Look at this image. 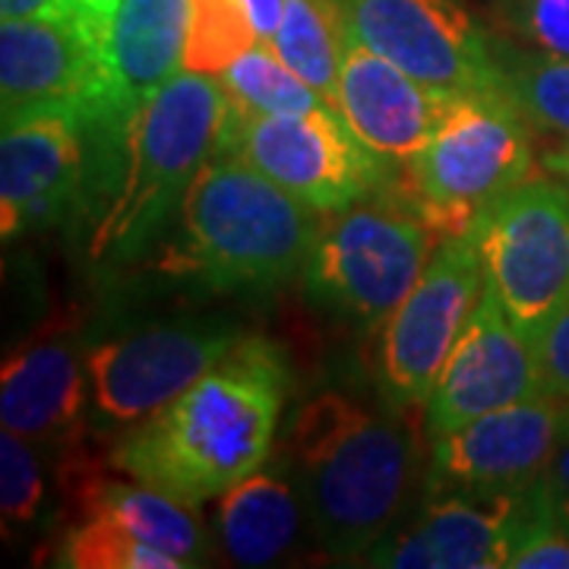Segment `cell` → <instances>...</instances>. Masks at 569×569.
<instances>
[{
	"label": "cell",
	"instance_id": "cell-4",
	"mask_svg": "<svg viewBox=\"0 0 569 569\" xmlns=\"http://www.w3.org/2000/svg\"><path fill=\"white\" fill-rule=\"evenodd\" d=\"M231 104L222 82L181 70L121 127L118 183L89 234L92 260H130L178 216L193 178L224 142Z\"/></svg>",
	"mask_w": 569,
	"mask_h": 569
},
{
	"label": "cell",
	"instance_id": "cell-11",
	"mask_svg": "<svg viewBox=\"0 0 569 569\" xmlns=\"http://www.w3.org/2000/svg\"><path fill=\"white\" fill-rule=\"evenodd\" d=\"M348 39L443 96L500 89V58L459 0H339Z\"/></svg>",
	"mask_w": 569,
	"mask_h": 569
},
{
	"label": "cell",
	"instance_id": "cell-7",
	"mask_svg": "<svg viewBox=\"0 0 569 569\" xmlns=\"http://www.w3.org/2000/svg\"><path fill=\"white\" fill-rule=\"evenodd\" d=\"M485 284L509 320L538 339L569 291V183L531 178L475 222Z\"/></svg>",
	"mask_w": 569,
	"mask_h": 569
},
{
	"label": "cell",
	"instance_id": "cell-14",
	"mask_svg": "<svg viewBox=\"0 0 569 569\" xmlns=\"http://www.w3.org/2000/svg\"><path fill=\"white\" fill-rule=\"evenodd\" d=\"M545 387L538 342L509 320L488 284L425 402V433L443 437L497 408L526 402Z\"/></svg>",
	"mask_w": 569,
	"mask_h": 569
},
{
	"label": "cell",
	"instance_id": "cell-9",
	"mask_svg": "<svg viewBox=\"0 0 569 569\" xmlns=\"http://www.w3.org/2000/svg\"><path fill=\"white\" fill-rule=\"evenodd\" d=\"M0 111L3 121L63 114L92 130H121L92 3L82 20L0 22Z\"/></svg>",
	"mask_w": 569,
	"mask_h": 569
},
{
	"label": "cell",
	"instance_id": "cell-5",
	"mask_svg": "<svg viewBox=\"0 0 569 569\" xmlns=\"http://www.w3.org/2000/svg\"><path fill=\"white\" fill-rule=\"evenodd\" d=\"M406 171V187L396 193L440 238L466 234L488 206L531 181V127L503 89L452 96Z\"/></svg>",
	"mask_w": 569,
	"mask_h": 569
},
{
	"label": "cell",
	"instance_id": "cell-24",
	"mask_svg": "<svg viewBox=\"0 0 569 569\" xmlns=\"http://www.w3.org/2000/svg\"><path fill=\"white\" fill-rule=\"evenodd\" d=\"M500 89L531 130L569 137V58L522 54L500 61Z\"/></svg>",
	"mask_w": 569,
	"mask_h": 569
},
{
	"label": "cell",
	"instance_id": "cell-8",
	"mask_svg": "<svg viewBox=\"0 0 569 569\" xmlns=\"http://www.w3.org/2000/svg\"><path fill=\"white\" fill-rule=\"evenodd\" d=\"M222 149L238 152L323 216L365 200L387 183V162L329 104L305 114H231Z\"/></svg>",
	"mask_w": 569,
	"mask_h": 569
},
{
	"label": "cell",
	"instance_id": "cell-32",
	"mask_svg": "<svg viewBox=\"0 0 569 569\" xmlns=\"http://www.w3.org/2000/svg\"><path fill=\"white\" fill-rule=\"evenodd\" d=\"M238 3L244 7L247 20L253 22L260 41L269 44L272 36H276V29H279V22H282L284 3H288V0H238Z\"/></svg>",
	"mask_w": 569,
	"mask_h": 569
},
{
	"label": "cell",
	"instance_id": "cell-22",
	"mask_svg": "<svg viewBox=\"0 0 569 569\" xmlns=\"http://www.w3.org/2000/svg\"><path fill=\"white\" fill-rule=\"evenodd\" d=\"M348 41L339 0H288L269 48L336 111Z\"/></svg>",
	"mask_w": 569,
	"mask_h": 569
},
{
	"label": "cell",
	"instance_id": "cell-13",
	"mask_svg": "<svg viewBox=\"0 0 569 569\" xmlns=\"http://www.w3.org/2000/svg\"><path fill=\"white\" fill-rule=\"evenodd\" d=\"M241 336L219 323H162L86 348L89 406L104 425L133 427L174 402Z\"/></svg>",
	"mask_w": 569,
	"mask_h": 569
},
{
	"label": "cell",
	"instance_id": "cell-12",
	"mask_svg": "<svg viewBox=\"0 0 569 569\" xmlns=\"http://www.w3.org/2000/svg\"><path fill=\"white\" fill-rule=\"evenodd\" d=\"M567 425V402L538 392L433 437L425 471L427 497L488 500L526 493L548 475Z\"/></svg>",
	"mask_w": 569,
	"mask_h": 569
},
{
	"label": "cell",
	"instance_id": "cell-1",
	"mask_svg": "<svg viewBox=\"0 0 569 569\" xmlns=\"http://www.w3.org/2000/svg\"><path fill=\"white\" fill-rule=\"evenodd\" d=\"M288 392L282 355L241 336L203 377L133 425L111 466L121 475L200 507L263 468Z\"/></svg>",
	"mask_w": 569,
	"mask_h": 569
},
{
	"label": "cell",
	"instance_id": "cell-30",
	"mask_svg": "<svg viewBox=\"0 0 569 569\" xmlns=\"http://www.w3.org/2000/svg\"><path fill=\"white\" fill-rule=\"evenodd\" d=\"M92 0H0V22L7 20H82Z\"/></svg>",
	"mask_w": 569,
	"mask_h": 569
},
{
	"label": "cell",
	"instance_id": "cell-28",
	"mask_svg": "<svg viewBox=\"0 0 569 569\" xmlns=\"http://www.w3.org/2000/svg\"><path fill=\"white\" fill-rule=\"evenodd\" d=\"M509 32L541 54L569 58V0H503Z\"/></svg>",
	"mask_w": 569,
	"mask_h": 569
},
{
	"label": "cell",
	"instance_id": "cell-3",
	"mask_svg": "<svg viewBox=\"0 0 569 569\" xmlns=\"http://www.w3.org/2000/svg\"><path fill=\"white\" fill-rule=\"evenodd\" d=\"M320 222L323 212L219 149L183 197L162 269L216 291H263L305 269Z\"/></svg>",
	"mask_w": 569,
	"mask_h": 569
},
{
	"label": "cell",
	"instance_id": "cell-31",
	"mask_svg": "<svg viewBox=\"0 0 569 569\" xmlns=\"http://www.w3.org/2000/svg\"><path fill=\"white\" fill-rule=\"evenodd\" d=\"M541 481H545V488H548L557 512L569 522V425L563 430V437H560V443H557L553 459H550L548 475Z\"/></svg>",
	"mask_w": 569,
	"mask_h": 569
},
{
	"label": "cell",
	"instance_id": "cell-29",
	"mask_svg": "<svg viewBox=\"0 0 569 569\" xmlns=\"http://www.w3.org/2000/svg\"><path fill=\"white\" fill-rule=\"evenodd\" d=\"M535 342H538V358L545 370V387L550 396L563 399L569 406V291L560 307L550 313V320Z\"/></svg>",
	"mask_w": 569,
	"mask_h": 569
},
{
	"label": "cell",
	"instance_id": "cell-15",
	"mask_svg": "<svg viewBox=\"0 0 569 569\" xmlns=\"http://www.w3.org/2000/svg\"><path fill=\"white\" fill-rule=\"evenodd\" d=\"M89 130L63 114L3 121L0 137V228L3 238L61 222L86 183Z\"/></svg>",
	"mask_w": 569,
	"mask_h": 569
},
{
	"label": "cell",
	"instance_id": "cell-33",
	"mask_svg": "<svg viewBox=\"0 0 569 569\" xmlns=\"http://www.w3.org/2000/svg\"><path fill=\"white\" fill-rule=\"evenodd\" d=\"M541 164H545L548 174L569 183V137L557 142V146H550L548 152H545V159H541Z\"/></svg>",
	"mask_w": 569,
	"mask_h": 569
},
{
	"label": "cell",
	"instance_id": "cell-6",
	"mask_svg": "<svg viewBox=\"0 0 569 569\" xmlns=\"http://www.w3.org/2000/svg\"><path fill=\"white\" fill-rule=\"evenodd\" d=\"M443 238L389 190L326 212L305 263L307 291L367 329L387 323Z\"/></svg>",
	"mask_w": 569,
	"mask_h": 569
},
{
	"label": "cell",
	"instance_id": "cell-21",
	"mask_svg": "<svg viewBox=\"0 0 569 569\" xmlns=\"http://www.w3.org/2000/svg\"><path fill=\"white\" fill-rule=\"evenodd\" d=\"M305 516L298 481L257 468L219 497V538L234 563L269 567L298 541Z\"/></svg>",
	"mask_w": 569,
	"mask_h": 569
},
{
	"label": "cell",
	"instance_id": "cell-17",
	"mask_svg": "<svg viewBox=\"0 0 569 569\" xmlns=\"http://www.w3.org/2000/svg\"><path fill=\"white\" fill-rule=\"evenodd\" d=\"M452 96L430 89L377 51L348 41L336 114L387 164L406 168L433 137Z\"/></svg>",
	"mask_w": 569,
	"mask_h": 569
},
{
	"label": "cell",
	"instance_id": "cell-27",
	"mask_svg": "<svg viewBox=\"0 0 569 569\" xmlns=\"http://www.w3.org/2000/svg\"><path fill=\"white\" fill-rule=\"evenodd\" d=\"M44 500V471H41L39 443L3 430L0 433V509L3 526L20 529L39 519Z\"/></svg>",
	"mask_w": 569,
	"mask_h": 569
},
{
	"label": "cell",
	"instance_id": "cell-2",
	"mask_svg": "<svg viewBox=\"0 0 569 569\" xmlns=\"http://www.w3.org/2000/svg\"><path fill=\"white\" fill-rule=\"evenodd\" d=\"M288 430L313 535L332 557H365L408 503L418 475L411 427L346 392H320Z\"/></svg>",
	"mask_w": 569,
	"mask_h": 569
},
{
	"label": "cell",
	"instance_id": "cell-23",
	"mask_svg": "<svg viewBox=\"0 0 569 569\" xmlns=\"http://www.w3.org/2000/svg\"><path fill=\"white\" fill-rule=\"evenodd\" d=\"M224 96L231 114H305L323 108L326 99L266 44H253L224 70Z\"/></svg>",
	"mask_w": 569,
	"mask_h": 569
},
{
	"label": "cell",
	"instance_id": "cell-18",
	"mask_svg": "<svg viewBox=\"0 0 569 569\" xmlns=\"http://www.w3.org/2000/svg\"><path fill=\"white\" fill-rule=\"evenodd\" d=\"M89 408L86 355L67 332L36 336L7 355L0 373V425L36 443L73 447Z\"/></svg>",
	"mask_w": 569,
	"mask_h": 569
},
{
	"label": "cell",
	"instance_id": "cell-19",
	"mask_svg": "<svg viewBox=\"0 0 569 569\" xmlns=\"http://www.w3.org/2000/svg\"><path fill=\"white\" fill-rule=\"evenodd\" d=\"M193 0H92V26L121 121L183 70Z\"/></svg>",
	"mask_w": 569,
	"mask_h": 569
},
{
	"label": "cell",
	"instance_id": "cell-20",
	"mask_svg": "<svg viewBox=\"0 0 569 569\" xmlns=\"http://www.w3.org/2000/svg\"><path fill=\"white\" fill-rule=\"evenodd\" d=\"M67 488L77 500L80 516H99L130 531L142 545L159 548L181 560L183 567L203 563L206 531L193 503L142 481H114L89 466L86 459L67 471Z\"/></svg>",
	"mask_w": 569,
	"mask_h": 569
},
{
	"label": "cell",
	"instance_id": "cell-26",
	"mask_svg": "<svg viewBox=\"0 0 569 569\" xmlns=\"http://www.w3.org/2000/svg\"><path fill=\"white\" fill-rule=\"evenodd\" d=\"M58 563L70 569H183L171 553L142 545L99 516H80L77 526L63 531Z\"/></svg>",
	"mask_w": 569,
	"mask_h": 569
},
{
	"label": "cell",
	"instance_id": "cell-16",
	"mask_svg": "<svg viewBox=\"0 0 569 569\" xmlns=\"http://www.w3.org/2000/svg\"><path fill=\"white\" fill-rule=\"evenodd\" d=\"M526 493L507 497H427L418 519L387 531L365 560L392 569H500L526 512Z\"/></svg>",
	"mask_w": 569,
	"mask_h": 569
},
{
	"label": "cell",
	"instance_id": "cell-25",
	"mask_svg": "<svg viewBox=\"0 0 569 569\" xmlns=\"http://www.w3.org/2000/svg\"><path fill=\"white\" fill-rule=\"evenodd\" d=\"M260 36L238 0H193L183 44V70L219 80Z\"/></svg>",
	"mask_w": 569,
	"mask_h": 569
},
{
	"label": "cell",
	"instance_id": "cell-10",
	"mask_svg": "<svg viewBox=\"0 0 569 569\" xmlns=\"http://www.w3.org/2000/svg\"><path fill=\"white\" fill-rule=\"evenodd\" d=\"M481 295L485 263L475 231L443 238L383 323L380 373L396 402L425 406Z\"/></svg>",
	"mask_w": 569,
	"mask_h": 569
}]
</instances>
